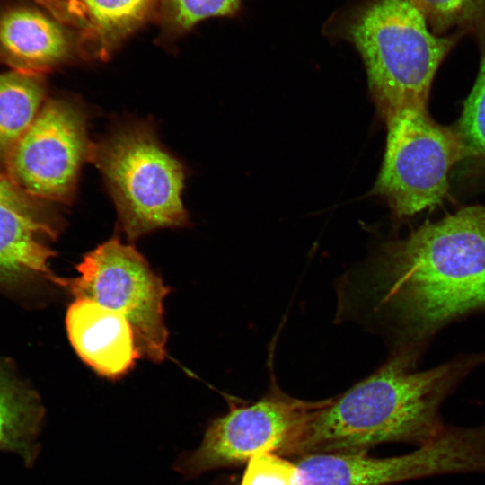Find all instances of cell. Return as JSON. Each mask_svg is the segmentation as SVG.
<instances>
[{
	"label": "cell",
	"instance_id": "obj_1",
	"mask_svg": "<svg viewBox=\"0 0 485 485\" xmlns=\"http://www.w3.org/2000/svg\"><path fill=\"white\" fill-rule=\"evenodd\" d=\"M366 285L398 347L421 354L441 328L485 310V207H465L388 242Z\"/></svg>",
	"mask_w": 485,
	"mask_h": 485
},
{
	"label": "cell",
	"instance_id": "obj_2",
	"mask_svg": "<svg viewBox=\"0 0 485 485\" xmlns=\"http://www.w3.org/2000/svg\"><path fill=\"white\" fill-rule=\"evenodd\" d=\"M420 354L397 347L375 372L331 399L308 428L299 457L312 454H366L381 444L421 445L445 428L444 401L485 353L463 355L425 371H416Z\"/></svg>",
	"mask_w": 485,
	"mask_h": 485
},
{
	"label": "cell",
	"instance_id": "obj_3",
	"mask_svg": "<svg viewBox=\"0 0 485 485\" xmlns=\"http://www.w3.org/2000/svg\"><path fill=\"white\" fill-rule=\"evenodd\" d=\"M348 35L361 54L372 93L387 120L398 111L427 106L435 74L461 38L439 36L410 0H373Z\"/></svg>",
	"mask_w": 485,
	"mask_h": 485
},
{
	"label": "cell",
	"instance_id": "obj_4",
	"mask_svg": "<svg viewBox=\"0 0 485 485\" xmlns=\"http://www.w3.org/2000/svg\"><path fill=\"white\" fill-rule=\"evenodd\" d=\"M88 161L101 172L129 241L189 225L181 198L183 165L160 145L148 122L124 126L92 142Z\"/></svg>",
	"mask_w": 485,
	"mask_h": 485
},
{
	"label": "cell",
	"instance_id": "obj_5",
	"mask_svg": "<svg viewBox=\"0 0 485 485\" xmlns=\"http://www.w3.org/2000/svg\"><path fill=\"white\" fill-rule=\"evenodd\" d=\"M75 278L51 282L75 299H88L122 314L130 323L141 357L162 362L168 331L163 300L170 289L132 245L111 238L84 255Z\"/></svg>",
	"mask_w": 485,
	"mask_h": 485
},
{
	"label": "cell",
	"instance_id": "obj_6",
	"mask_svg": "<svg viewBox=\"0 0 485 485\" xmlns=\"http://www.w3.org/2000/svg\"><path fill=\"white\" fill-rule=\"evenodd\" d=\"M386 121V149L374 192L399 217L441 204L450 170L467 157L459 136L434 121L427 106L403 109Z\"/></svg>",
	"mask_w": 485,
	"mask_h": 485
},
{
	"label": "cell",
	"instance_id": "obj_7",
	"mask_svg": "<svg viewBox=\"0 0 485 485\" xmlns=\"http://www.w3.org/2000/svg\"><path fill=\"white\" fill-rule=\"evenodd\" d=\"M331 399L304 401L272 384L259 401L231 407L207 427L199 447L181 456L176 469L185 477L248 462L260 453L298 456L308 428Z\"/></svg>",
	"mask_w": 485,
	"mask_h": 485
},
{
	"label": "cell",
	"instance_id": "obj_8",
	"mask_svg": "<svg viewBox=\"0 0 485 485\" xmlns=\"http://www.w3.org/2000/svg\"><path fill=\"white\" fill-rule=\"evenodd\" d=\"M295 464L298 485H391L448 473H485V424L445 427L432 440L399 456L312 454Z\"/></svg>",
	"mask_w": 485,
	"mask_h": 485
},
{
	"label": "cell",
	"instance_id": "obj_9",
	"mask_svg": "<svg viewBox=\"0 0 485 485\" xmlns=\"http://www.w3.org/2000/svg\"><path fill=\"white\" fill-rule=\"evenodd\" d=\"M91 144L81 107L66 100H49L14 146L6 175L34 198L68 204Z\"/></svg>",
	"mask_w": 485,
	"mask_h": 485
},
{
	"label": "cell",
	"instance_id": "obj_10",
	"mask_svg": "<svg viewBox=\"0 0 485 485\" xmlns=\"http://www.w3.org/2000/svg\"><path fill=\"white\" fill-rule=\"evenodd\" d=\"M66 325L77 355L103 377L125 375L141 357L129 322L94 301L75 299L67 309Z\"/></svg>",
	"mask_w": 485,
	"mask_h": 485
},
{
	"label": "cell",
	"instance_id": "obj_11",
	"mask_svg": "<svg viewBox=\"0 0 485 485\" xmlns=\"http://www.w3.org/2000/svg\"><path fill=\"white\" fill-rule=\"evenodd\" d=\"M71 51L62 27L44 13L15 7L0 15V60L12 70L45 75Z\"/></svg>",
	"mask_w": 485,
	"mask_h": 485
},
{
	"label": "cell",
	"instance_id": "obj_12",
	"mask_svg": "<svg viewBox=\"0 0 485 485\" xmlns=\"http://www.w3.org/2000/svg\"><path fill=\"white\" fill-rule=\"evenodd\" d=\"M55 222L0 205V286L23 287L34 280H52L49 261L55 252L44 237H55Z\"/></svg>",
	"mask_w": 485,
	"mask_h": 485
},
{
	"label": "cell",
	"instance_id": "obj_13",
	"mask_svg": "<svg viewBox=\"0 0 485 485\" xmlns=\"http://www.w3.org/2000/svg\"><path fill=\"white\" fill-rule=\"evenodd\" d=\"M159 0H73L76 48L86 59H106L158 9Z\"/></svg>",
	"mask_w": 485,
	"mask_h": 485
},
{
	"label": "cell",
	"instance_id": "obj_14",
	"mask_svg": "<svg viewBox=\"0 0 485 485\" xmlns=\"http://www.w3.org/2000/svg\"><path fill=\"white\" fill-rule=\"evenodd\" d=\"M45 410L39 394L0 360V451L13 453L32 467Z\"/></svg>",
	"mask_w": 485,
	"mask_h": 485
},
{
	"label": "cell",
	"instance_id": "obj_15",
	"mask_svg": "<svg viewBox=\"0 0 485 485\" xmlns=\"http://www.w3.org/2000/svg\"><path fill=\"white\" fill-rule=\"evenodd\" d=\"M44 75L16 70L0 73V165L4 170L14 146L41 109Z\"/></svg>",
	"mask_w": 485,
	"mask_h": 485
},
{
	"label": "cell",
	"instance_id": "obj_16",
	"mask_svg": "<svg viewBox=\"0 0 485 485\" xmlns=\"http://www.w3.org/2000/svg\"><path fill=\"white\" fill-rule=\"evenodd\" d=\"M439 36H485V0H410Z\"/></svg>",
	"mask_w": 485,
	"mask_h": 485
},
{
	"label": "cell",
	"instance_id": "obj_17",
	"mask_svg": "<svg viewBox=\"0 0 485 485\" xmlns=\"http://www.w3.org/2000/svg\"><path fill=\"white\" fill-rule=\"evenodd\" d=\"M480 42L481 57L477 79L453 128L463 142L467 157L485 163V36Z\"/></svg>",
	"mask_w": 485,
	"mask_h": 485
},
{
	"label": "cell",
	"instance_id": "obj_18",
	"mask_svg": "<svg viewBox=\"0 0 485 485\" xmlns=\"http://www.w3.org/2000/svg\"><path fill=\"white\" fill-rule=\"evenodd\" d=\"M240 0H159L158 9L163 20L174 31H184L196 22L234 13Z\"/></svg>",
	"mask_w": 485,
	"mask_h": 485
},
{
	"label": "cell",
	"instance_id": "obj_19",
	"mask_svg": "<svg viewBox=\"0 0 485 485\" xmlns=\"http://www.w3.org/2000/svg\"><path fill=\"white\" fill-rule=\"evenodd\" d=\"M240 485H298L296 464L276 454H257L247 462Z\"/></svg>",
	"mask_w": 485,
	"mask_h": 485
},
{
	"label": "cell",
	"instance_id": "obj_20",
	"mask_svg": "<svg viewBox=\"0 0 485 485\" xmlns=\"http://www.w3.org/2000/svg\"><path fill=\"white\" fill-rule=\"evenodd\" d=\"M0 205L37 218L53 221L51 214L42 204L22 191L6 174H0Z\"/></svg>",
	"mask_w": 485,
	"mask_h": 485
},
{
	"label": "cell",
	"instance_id": "obj_21",
	"mask_svg": "<svg viewBox=\"0 0 485 485\" xmlns=\"http://www.w3.org/2000/svg\"><path fill=\"white\" fill-rule=\"evenodd\" d=\"M59 22L76 27L73 13V0H35Z\"/></svg>",
	"mask_w": 485,
	"mask_h": 485
}]
</instances>
